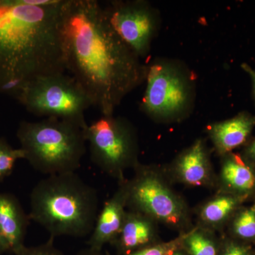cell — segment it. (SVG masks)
I'll use <instances>...</instances> for the list:
<instances>
[{
  "label": "cell",
  "instance_id": "6da1fadb",
  "mask_svg": "<svg viewBox=\"0 0 255 255\" xmlns=\"http://www.w3.org/2000/svg\"><path fill=\"white\" fill-rule=\"evenodd\" d=\"M63 35L65 70L102 115H113L145 82L147 64L119 36L97 0H66Z\"/></svg>",
  "mask_w": 255,
  "mask_h": 255
},
{
  "label": "cell",
  "instance_id": "7a4b0ae2",
  "mask_svg": "<svg viewBox=\"0 0 255 255\" xmlns=\"http://www.w3.org/2000/svg\"><path fill=\"white\" fill-rule=\"evenodd\" d=\"M66 0H0V93L18 101L35 79L65 73Z\"/></svg>",
  "mask_w": 255,
  "mask_h": 255
},
{
  "label": "cell",
  "instance_id": "3957f363",
  "mask_svg": "<svg viewBox=\"0 0 255 255\" xmlns=\"http://www.w3.org/2000/svg\"><path fill=\"white\" fill-rule=\"evenodd\" d=\"M98 211L97 189L75 172L47 176L30 194V220L53 238L90 236Z\"/></svg>",
  "mask_w": 255,
  "mask_h": 255
},
{
  "label": "cell",
  "instance_id": "277c9868",
  "mask_svg": "<svg viewBox=\"0 0 255 255\" xmlns=\"http://www.w3.org/2000/svg\"><path fill=\"white\" fill-rule=\"evenodd\" d=\"M85 129L57 118L22 121L16 137L24 159L47 176L75 172L87 152Z\"/></svg>",
  "mask_w": 255,
  "mask_h": 255
},
{
  "label": "cell",
  "instance_id": "5b68a950",
  "mask_svg": "<svg viewBox=\"0 0 255 255\" xmlns=\"http://www.w3.org/2000/svg\"><path fill=\"white\" fill-rule=\"evenodd\" d=\"M140 111L157 123L182 122L194 112L196 81L182 60L159 57L147 64Z\"/></svg>",
  "mask_w": 255,
  "mask_h": 255
},
{
  "label": "cell",
  "instance_id": "8992f818",
  "mask_svg": "<svg viewBox=\"0 0 255 255\" xmlns=\"http://www.w3.org/2000/svg\"><path fill=\"white\" fill-rule=\"evenodd\" d=\"M36 117L68 121L86 129L85 112L92 103L73 77L57 73L35 79L25 87L18 100Z\"/></svg>",
  "mask_w": 255,
  "mask_h": 255
},
{
  "label": "cell",
  "instance_id": "52a82bcc",
  "mask_svg": "<svg viewBox=\"0 0 255 255\" xmlns=\"http://www.w3.org/2000/svg\"><path fill=\"white\" fill-rule=\"evenodd\" d=\"M85 132L92 162L120 182L126 170L140 163L136 129L127 119L102 115Z\"/></svg>",
  "mask_w": 255,
  "mask_h": 255
},
{
  "label": "cell",
  "instance_id": "ba28073f",
  "mask_svg": "<svg viewBox=\"0 0 255 255\" xmlns=\"http://www.w3.org/2000/svg\"><path fill=\"white\" fill-rule=\"evenodd\" d=\"M131 180L126 182L127 207L174 227L187 221L184 201L169 188L154 167L139 163Z\"/></svg>",
  "mask_w": 255,
  "mask_h": 255
},
{
  "label": "cell",
  "instance_id": "9c48e42d",
  "mask_svg": "<svg viewBox=\"0 0 255 255\" xmlns=\"http://www.w3.org/2000/svg\"><path fill=\"white\" fill-rule=\"evenodd\" d=\"M104 8L122 39L140 59L147 58L160 28L159 10L145 0L111 1Z\"/></svg>",
  "mask_w": 255,
  "mask_h": 255
},
{
  "label": "cell",
  "instance_id": "30bf717a",
  "mask_svg": "<svg viewBox=\"0 0 255 255\" xmlns=\"http://www.w3.org/2000/svg\"><path fill=\"white\" fill-rule=\"evenodd\" d=\"M118 190L106 201L97 216L95 228L87 242L89 248L103 250L107 244H112L118 237L125 219L127 207L126 181L121 182Z\"/></svg>",
  "mask_w": 255,
  "mask_h": 255
},
{
  "label": "cell",
  "instance_id": "8fae6325",
  "mask_svg": "<svg viewBox=\"0 0 255 255\" xmlns=\"http://www.w3.org/2000/svg\"><path fill=\"white\" fill-rule=\"evenodd\" d=\"M29 221L16 196L0 193V242L4 253L15 255L25 246Z\"/></svg>",
  "mask_w": 255,
  "mask_h": 255
},
{
  "label": "cell",
  "instance_id": "7c38bea8",
  "mask_svg": "<svg viewBox=\"0 0 255 255\" xmlns=\"http://www.w3.org/2000/svg\"><path fill=\"white\" fill-rule=\"evenodd\" d=\"M172 171L181 182L199 187L209 184L211 180L209 151L204 139L195 140L176 157Z\"/></svg>",
  "mask_w": 255,
  "mask_h": 255
},
{
  "label": "cell",
  "instance_id": "4fadbf2b",
  "mask_svg": "<svg viewBox=\"0 0 255 255\" xmlns=\"http://www.w3.org/2000/svg\"><path fill=\"white\" fill-rule=\"evenodd\" d=\"M255 127V115L242 112L233 118L211 124L208 133L216 152L223 156L244 145Z\"/></svg>",
  "mask_w": 255,
  "mask_h": 255
},
{
  "label": "cell",
  "instance_id": "5bb4252c",
  "mask_svg": "<svg viewBox=\"0 0 255 255\" xmlns=\"http://www.w3.org/2000/svg\"><path fill=\"white\" fill-rule=\"evenodd\" d=\"M155 221L136 211H127L123 226L113 243L119 255H127L155 244Z\"/></svg>",
  "mask_w": 255,
  "mask_h": 255
},
{
  "label": "cell",
  "instance_id": "9a60e30c",
  "mask_svg": "<svg viewBox=\"0 0 255 255\" xmlns=\"http://www.w3.org/2000/svg\"><path fill=\"white\" fill-rule=\"evenodd\" d=\"M221 184L226 193L248 198L255 193V165L241 154L222 156Z\"/></svg>",
  "mask_w": 255,
  "mask_h": 255
},
{
  "label": "cell",
  "instance_id": "2e32d148",
  "mask_svg": "<svg viewBox=\"0 0 255 255\" xmlns=\"http://www.w3.org/2000/svg\"><path fill=\"white\" fill-rule=\"evenodd\" d=\"M246 198L224 193L206 203L200 211V219L209 227H218L236 214Z\"/></svg>",
  "mask_w": 255,
  "mask_h": 255
},
{
  "label": "cell",
  "instance_id": "e0dca14e",
  "mask_svg": "<svg viewBox=\"0 0 255 255\" xmlns=\"http://www.w3.org/2000/svg\"><path fill=\"white\" fill-rule=\"evenodd\" d=\"M183 248L188 255H219L214 237L204 230L196 229L186 234Z\"/></svg>",
  "mask_w": 255,
  "mask_h": 255
},
{
  "label": "cell",
  "instance_id": "ac0fdd59",
  "mask_svg": "<svg viewBox=\"0 0 255 255\" xmlns=\"http://www.w3.org/2000/svg\"><path fill=\"white\" fill-rule=\"evenodd\" d=\"M231 231L238 241L255 242V204L236 212Z\"/></svg>",
  "mask_w": 255,
  "mask_h": 255
},
{
  "label": "cell",
  "instance_id": "d6986e66",
  "mask_svg": "<svg viewBox=\"0 0 255 255\" xmlns=\"http://www.w3.org/2000/svg\"><path fill=\"white\" fill-rule=\"evenodd\" d=\"M24 158L20 148H14L3 137H0V182L12 173L18 159Z\"/></svg>",
  "mask_w": 255,
  "mask_h": 255
},
{
  "label": "cell",
  "instance_id": "ffe728a7",
  "mask_svg": "<svg viewBox=\"0 0 255 255\" xmlns=\"http://www.w3.org/2000/svg\"><path fill=\"white\" fill-rule=\"evenodd\" d=\"M186 235L167 243H155L127 255H172L183 248Z\"/></svg>",
  "mask_w": 255,
  "mask_h": 255
},
{
  "label": "cell",
  "instance_id": "44dd1931",
  "mask_svg": "<svg viewBox=\"0 0 255 255\" xmlns=\"http://www.w3.org/2000/svg\"><path fill=\"white\" fill-rule=\"evenodd\" d=\"M55 238L50 237L46 243L34 247L24 246L14 255H65L54 245Z\"/></svg>",
  "mask_w": 255,
  "mask_h": 255
},
{
  "label": "cell",
  "instance_id": "7402d4cb",
  "mask_svg": "<svg viewBox=\"0 0 255 255\" xmlns=\"http://www.w3.org/2000/svg\"><path fill=\"white\" fill-rule=\"evenodd\" d=\"M254 252L248 243L238 240H228L223 244L219 255H254Z\"/></svg>",
  "mask_w": 255,
  "mask_h": 255
},
{
  "label": "cell",
  "instance_id": "603a6c76",
  "mask_svg": "<svg viewBox=\"0 0 255 255\" xmlns=\"http://www.w3.org/2000/svg\"><path fill=\"white\" fill-rule=\"evenodd\" d=\"M243 155L255 165V137L245 147Z\"/></svg>",
  "mask_w": 255,
  "mask_h": 255
},
{
  "label": "cell",
  "instance_id": "cb8c5ba5",
  "mask_svg": "<svg viewBox=\"0 0 255 255\" xmlns=\"http://www.w3.org/2000/svg\"><path fill=\"white\" fill-rule=\"evenodd\" d=\"M241 68L245 73L248 74V76L251 78L252 87H253V93L255 101V69L251 67L249 64L243 63L241 64Z\"/></svg>",
  "mask_w": 255,
  "mask_h": 255
},
{
  "label": "cell",
  "instance_id": "d4e9b609",
  "mask_svg": "<svg viewBox=\"0 0 255 255\" xmlns=\"http://www.w3.org/2000/svg\"><path fill=\"white\" fill-rule=\"evenodd\" d=\"M77 255H111L107 252L103 251V250H96L87 247L85 249L79 252Z\"/></svg>",
  "mask_w": 255,
  "mask_h": 255
},
{
  "label": "cell",
  "instance_id": "484cf974",
  "mask_svg": "<svg viewBox=\"0 0 255 255\" xmlns=\"http://www.w3.org/2000/svg\"><path fill=\"white\" fill-rule=\"evenodd\" d=\"M188 255L187 253H186V251H184V248H182V249L179 250L177 252L174 253L173 255Z\"/></svg>",
  "mask_w": 255,
  "mask_h": 255
},
{
  "label": "cell",
  "instance_id": "4316f807",
  "mask_svg": "<svg viewBox=\"0 0 255 255\" xmlns=\"http://www.w3.org/2000/svg\"><path fill=\"white\" fill-rule=\"evenodd\" d=\"M4 251H3L2 247H1V242H0V255L3 254Z\"/></svg>",
  "mask_w": 255,
  "mask_h": 255
},
{
  "label": "cell",
  "instance_id": "83f0119b",
  "mask_svg": "<svg viewBox=\"0 0 255 255\" xmlns=\"http://www.w3.org/2000/svg\"><path fill=\"white\" fill-rule=\"evenodd\" d=\"M254 255H255V252H254Z\"/></svg>",
  "mask_w": 255,
  "mask_h": 255
}]
</instances>
